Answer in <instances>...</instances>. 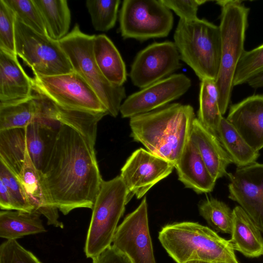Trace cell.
Segmentation results:
<instances>
[{
	"mask_svg": "<svg viewBox=\"0 0 263 263\" xmlns=\"http://www.w3.org/2000/svg\"><path fill=\"white\" fill-rule=\"evenodd\" d=\"M15 20L16 15L14 11L4 0H0V49L14 55H16Z\"/></svg>",
	"mask_w": 263,
	"mask_h": 263,
	"instance_id": "obj_35",
	"label": "cell"
},
{
	"mask_svg": "<svg viewBox=\"0 0 263 263\" xmlns=\"http://www.w3.org/2000/svg\"><path fill=\"white\" fill-rule=\"evenodd\" d=\"M174 17L161 0H124L119 13L120 31L125 39L143 41L167 36Z\"/></svg>",
	"mask_w": 263,
	"mask_h": 263,
	"instance_id": "obj_9",
	"label": "cell"
},
{
	"mask_svg": "<svg viewBox=\"0 0 263 263\" xmlns=\"http://www.w3.org/2000/svg\"><path fill=\"white\" fill-rule=\"evenodd\" d=\"M221 7L219 25L221 36V60L216 83L223 115L229 105L235 73L244 52L250 9L241 1H217Z\"/></svg>",
	"mask_w": 263,
	"mask_h": 263,
	"instance_id": "obj_5",
	"label": "cell"
},
{
	"mask_svg": "<svg viewBox=\"0 0 263 263\" xmlns=\"http://www.w3.org/2000/svg\"><path fill=\"white\" fill-rule=\"evenodd\" d=\"M195 118L190 105L169 104L130 118V137L175 166L190 140Z\"/></svg>",
	"mask_w": 263,
	"mask_h": 263,
	"instance_id": "obj_2",
	"label": "cell"
},
{
	"mask_svg": "<svg viewBox=\"0 0 263 263\" xmlns=\"http://www.w3.org/2000/svg\"><path fill=\"white\" fill-rule=\"evenodd\" d=\"M17 57L0 49V103L24 99L32 95V78Z\"/></svg>",
	"mask_w": 263,
	"mask_h": 263,
	"instance_id": "obj_20",
	"label": "cell"
},
{
	"mask_svg": "<svg viewBox=\"0 0 263 263\" xmlns=\"http://www.w3.org/2000/svg\"><path fill=\"white\" fill-rule=\"evenodd\" d=\"M174 43L181 60L202 80L216 81L221 60V36L219 26L205 19H179Z\"/></svg>",
	"mask_w": 263,
	"mask_h": 263,
	"instance_id": "obj_4",
	"label": "cell"
},
{
	"mask_svg": "<svg viewBox=\"0 0 263 263\" xmlns=\"http://www.w3.org/2000/svg\"><path fill=\"white\" fill-rule=\"evenodd\" d=\"M0 208L2 210H15L14 202L7 187L0 181Z\"/></svg>",
	"mask_w": 263,
	"mask_h": 263,
	"instance_id": "obj_39",
	"label": "cell"
},
{
	"mask_svg": "<svg viewBox=\"0 0 263 263\" xmlns=\"http://www.w3.org/2000/svg\"><path fill=\"white\" fill-rule=\"evenodd\" d=\"M263 71V44L244 52L235 73L234 87L247 83L253 76Z\"/></svg>",
	"mask_w": 263,
	"mask_h": 263,
	"instance_id": "obj_33",
	"label": "cell"
},
{
	"mask_svg": "<svg viewBox=\"0 0 263 263\" xmlns=\"http://www.w3.org/2000/svg\"><path fill=\"white\" fill-rule=\"evenodd\" d=\"M93 54L100 71L111 83L123 86L127 79L125 63L111 40L106 35H95Z\"/></svg>",
	"mask_w": 263,
	"mask_h": 263,
	"instance_id": "obj_22",
	"label": "cell"
},
{
	"mask_svg": "<svg viewBox=\"0 0 263 263\" xmlns=\"http://www.w3.org/2000/svg\"><path fill=\"white\" fill-rule=\"evenodd\" d=\"M0 263H42L16 240H6L0 246Z\"/></svg>",
	"mask_w": 263,
	"mask_h": 263,
	"instance_id": "obj_36",
	"label": "cell"
},
{
	"mask_svg": "<svg viewBox=\"0 0 263 263\" xmlns=\"http://www.w3.org/2000/svg\"><path fill=\"white\" fill-rule=\"evenodd\" d=\"M32 81L33 91L63 107L108 112L92 88L74 71L51 76L34 75Z\"/></svg>",
	"mask_w": 263,
	"mask_h": 263,
	"instance_id": "obj_10",
	"label": "cell"
},
{
	"mask_svg": "<svg viewBox=\"0 0 263 263\" xmlns=\"http://www.w3.org/2000/svg\"><path fill=\"white\" fill-rule=\"evenodd\" d=\"M120 0H87L86 7L96 31H107L115 25Z\"/></svg>",
	"mask_w": 263,
	"mask_h": 263,
	"instance_id": "obj_31",
	"label": "cell"
},
{
	"mask_svg": "<svg viewBox=\"0 0 263 263\" xmlns=\"http://www.w3.org/2000/svg\"><path fill=\"white\" fill-rule=\"evenodd\" d=\"M41 176L51 202L64 215L92 209L103 181L95 144L63 124Z\"/></svg>",
	"mask_w": 263,
	"mask_h": 263,
	"instance_id": "obj_1",
	"label": "cell"
},
{
	"mask_svg": "<svg viewBox=\"0 0 263 263\" xmlns=\"http://www.w3.org/2000/svg\"><path fill=\"white\" fill-rule=\"evenodd\" d=\"M95 35L83 32L79 24L59 41L74 71L89 84L107 110L108 115L116 117L123 100L126 98L124 86L107 81L98 67L93 54Z\"/></svg>",
	"mask_w": 263,
	"mask_h": 263,
	"instance_id": "obj_6",
	"label": "cell"
},
{
	"mask_svg": "<svg viewBox=\"0 0 263 263\" xmlns=\"http://www.w3.org/2000/svg\"><path fill=\"white\" fill-rule=\"evenodd\" d=\"M170 10L174 11L180 19L193 20L197 17L199 6L208 2L206 0H161Z\"/></svg>",
	"mask_w": 263,
	"mask_h": 263,
	"instance_id": "obj_37",
	"label": "cell"
},
{
	"mask_svg": "<svg viewBox=\"0 0 263 263\" xmlns=\"http://www.w3.org/2000/svg\"><path fill=\"white\" fill-rule=\"evenodd\" d=\"M0 181L7 187L15 204V210L27 212L35 211L20 180L1 159Z\"/></svg>",
	"mask_w": 263,
	"mask_h": 263,
	"instance_id": "obj_34",
	"label": "cell"
},
{
	"mask_svg": "<svg viewBox=\"0 0 263 263\" xmlns=\"http://www.w3.org/2000/svg\"><path fill=\"white\" fill-rule=\"evenodd\" d=\"M41 215L36 211H1L0 237L7 240H16L25 236L46 232Z\"/></svg>",
	"mask_w": 263,
	"mask_h": 263,
	"instance_id": "obj_24",
	"label": "cell"
},
{
	"mask_svg": "<svg viewBox=\"0 0 263 263\" xmlns=\"http://www.w3.org/2000/svg\"><path fill=\"white\" fill-rule=\"evenodd\" d=\"M219 99V92L215 80L210 79L201 80L197 118L217 137L218 128L223 117Z\"/></svg>",
	"mask_w": 263,
	"mask_h": 263,
	"instance_id": "obj_28",
	"label": "cell"
},
{
	"mask_svg": "<svg viewBox=\"0 0 263 263\" xmlns=\"http://www.w3.org/2000/svg\"><path fill=\"white\" fill-rule=\"evenodd\" d=\"M60 127L34 122L24 128L29 155L34 166L40 172L43 171L46 165Z\"/></svg>",
	"mask_w": 263,
	"mask_h": 263,
	"instance_id": "obj_23",
	"label": "cell"
},
{
	"mask_svg": "<svg viewBox=\"0 0 263 263\" xmlns=\"http://www.w3.org/2000/svg\"><path fill=\"white\" fill-rule=\"evenodd\" d=\"M186 263H214V262H203V261H191L187 262Z\"/></svg>",
	"mask_w": 263,
	"mask_h": 263,
	"instance_id": "obj_41",
	"label": "cell"
},
{
	"mask_svg": "<svg viewBox=\"0 0 263 263\" xmlns=\"http://www.w3.org/2000/svg\"><path fill=\"white\" fill-rule=\"evenodd\" d=\"M23 184L34 211L44 216L47 224L63 228L59 209L51 202L41 178V172L33 164L27 150L25 160L17 176Z\"/></svg>",
	"mask_w": 263,
	"mask_h": 263,
	"instance_id": "obj_17",
	"label": "cell"
},
{
	"mask_svg": "<svg viewBox=\"0 0 263 263\" xmlns=\"http://www.w3.org/2000/svg\"><path fill=\"white\" fill-rule=\"evenodd\" d=\"M217 137L232 162L237 167L255 162L259 156V152L252 148L223 117L218 128Z\"/></svg>",
	"mask_w": 263,
	"mask_h": 263,
	"instance_id": "obj_25",
	"label": "cell"
},
{
	"mask_svg": "<svg viewBox=\"0 0 263 263\" xmlns=\"http://www.w3.org/2000/svg\"><path fill=\"white\" fill-rule=\"evenodd\" d=\"M191 85V80L184 74H173L126 98L120 113L122 118H130L158 109L182 96Z\"/></svg>",
	"mask_w": 263,
	"mask_h": 263,
	"instance_id": "obj_12",
	"label": "cell"
},
{
	"mask_svg": "<svg viewBox=\"0 0 263 263\" xmlns=\"http://www.w3.org/2000/svg\"><path fill=\"white\" fill-rule=\"evenodd\" d=\"M247 83L254 88L263 87V71L253 76Z\"/></svg>",
	"mask_w": 263,
	"mask_h": 263,
	"instance_id": "obj_40",
	"label": "cell"
},
{
	"mask_svg": "<svg viewBox=\"0 0 263 263\" xmlns=\"http://www.w3.org/2000/svg\"><path fill=\"white\" fill-rule=\"evenodd\" d=\"M15 42L17 56L34 75L51 76L74 71L59 41L34 31L16 17Z\"/></svg>",
	"mask_w": 263,
	"mask_h": 263,
	"instance_id": "obj_8",
	"label": "cell"
},
{
	"mask_svg": "<svg viewBox=\"0 0 263 263\" xmlns=\"http://www.w3.org/2000/svg\"><path fill=\"white\" fill-rule=\"evenodd\" d=\"M227 175L228 197L237 202L263 232V164L255 162L237 167Z\"/></svg>",
	"mask_w": 263,
	"mask_h": 263,
	"instance_id": "obj_15",
	"label": "cell"
},
{
	"mask_svg": "<svg viewBox=\"0 0 263 263\" xmlns=\"http://www.w3.org/2000/svg\"><path fill=\"white\" fill-rule=\"evenodd\" d=\"M54 104L58 120L69 126L95 144L97 125L107 112H91L63 107Z\"/></svg>",
	"mask_w": 263,
	"mask_h": 263,
	"instance_id": "obj_29",
	"label": "cell"
},
{
	"mask_svg": "<svg viewBox=\"0 0 263 263\" xmlns=\"http://www.w3.org/2000/svg\"><path fill=\"white\" fill-rule=\"evenodd\" d=\"M91 259L92 263H133L127 255L112 245Z\"/></svg>",
	"mask_w": 263,
	"mask_h": 263,
	"instance_id": "obj_38",
	"label": "cell"
},
{
	"mask_svg": "<svg viewBox=\"0 0 263 263\" xmlns=\"http://www.w3.org/2000/svg\"><path fill=\"white\" fill-rule=\"evenodd\" d=\"M39 9L47 35L60 41L68 34L70 11L66 0H33Z\"/></svg>",
	"mask_w": 263,
	"mask_h": 263,
	"instance_id": "obj_27",
	"label": "cell"
},
{
	"mask_svg": "<svg viewBox=\"0 0 263 263\" xmlns=\"http://www.w3.org/2000/svg\"><path fill=\"white\" fill-rule=\"evenodd\" d=\"M112 245L127 255L133 263H156L149 230L146 197L118 227Z\"/></svg>",
	"mask_w": 263,
	"mask_h": 263,
	"instance_id": "obj_13",
	"label": "cell"
},
{
	"mask_svg": "<svg viewBox=\"0 0 263 263\" xmlns=\"http://www.w3.org/2000/svg\"><path fill=\"white\" fill-rule=\"evenodd\" d=\"M190 139L216 180L228 175L227 168L233 163L231 159L218 137L204 127L197 118L194 120Z\"/></svg>",
	"mask_w": 263,
	"mask_h": 263,
	"instance_id": "obj_18",
	"label": "cell"
},
{
	"mask_svg": "<svg viewBox=\"0 0 263 263\" xmlns=\"http://www.w3.org/2000/svg\"><path fill=\"white\" fill-rule=\"evenodd\" d=\"M38 113L35 93L24 99L0 103V130L25 128L37 121Z\"/></svg>",
	"mask_w": 263,
	"mask_h": 263,
	"instance_id": "obj_26",
	"label": "cell"
},
{
	"mask_svg": "<svg viewBox=\"0 0 263 263\" xmlns=\"http://www.w3.org/2000/svg\"><path fill=\"white\" fill-rule=\"evenodd\" d=\"M199 214L208 224L218 232L231 234L233 210L224 202L214 198H208L198 204Z\"/></svg>",
	"mask_w": 263,
	"mask_h": 263,
	"instance_id": "obj_30",
	"label": "cell"
},
{
	"mask_svg": "<svg viewBox=\"0 0 263 263\" xmlns=\"http://www.w3.org/2000/svg\"><path fill=\"white\" fill-rule=\"evenodd\" d=\"M174 166L179 180L186 187L197 194L210 193L213 190L216 180L190 139Z\"/></svg>",
	"mask_w": 263,
	"mask_h": 263,
	"instance_id": "obj_19",
	"label": "cell"
},
{
	"mask_svg": "<svg viewBox=\"0 0 263 263\" xmlns=\"http://www.w3.org/2000/svg\"><path fill=\"white\" fill-rule=\"evenodd\" d=\"M226 119L254 150L263 148V95H253L231 105Z\"/></svg>",
	"mask_w": 263,
	"mask_h": 263,
	"instance_id": "obj_16",
	"label": "cell"
},
{
	"mask_svg": "<svg viewBox=\"0 0 263 263\" xmlns=\"http://www.w3.org/2000/svg\"><path fill=\"white\" fill-rule=\"evenodd\" d=\"M22 23L34 31L47 35L41 12L33 0H4Z\"/></svg>",
	"mask_w": 263,
	"mask_h": 263,
	"instance_id": "obj_32",
	"label": "cell"
},
{
	"mask_svg": "<svg viewBox=\"0 0 263 263\" xmlns=\"http://www.w3.org/2000/svg\"><path fill=\"white\" fill-rule=\"evenodd\" d=\"M132 199L120 175L103 180L96 198L84 252L92 258L111 245L118 223Z\"/></svg>",
	"mask_w": 263,
	"mask_h": 263,
	"instance_id": "obj_7",
	"label": "cell"
},
{
	"mask_svg": "<svg viewBox=\"0 0 263 263\" xmlns=\"http://www.w3.org/2000/svg\"><path fill=\"white\" fill-rule=\"evenodd\" d=\"M175 168L170 162L147 150L134 151L121 169L120 176L132 198L140 199Z\"/></svg>",
	"mask_w": 263,
	"mask_h": 263,
	"instance_id": "obj_14",
	"label": "cell"
},
{
	"mask_svg": "<svg viewBox=\"0 0 263 263\" xmlns=\"http://www.w3.org/2000/svg\"><path fill=\"white\" fill-rule=\"evenodd\" d=\"M260 231L249 216L239 205L233 210L231 238L234 250L248 257L263 255V238Z\"/></svg>",
	"mask_w": 263,
	"mask_h": 263,
	"instance_id": "obj_21",
	"label": "cell"
},
{
	"mask_svg": "<svg viewBox=\"0 0 263 263\" xmlns=\"http://www.w3.org/2000/svg\"><path fill=\"white\" fill-rule=\"evenodd\" d=\"M181 61L174 42L152 43L135 57L129 73L131 81L138 88H145L173 74L182 67Z\"/></svg>",
	"mask_w": 263,
	"mask_h": 263,
	"instance_id": "obj_11",
	"label": "cell"
},
{
	"mask_svg": "<svg viewBox=\"0 0 263 263\" xmlns=\"http://www.w3.org/2000/svg\"><path fill=\"white\" fill-rule=\"evenodd\" d=\"M158 239L177 263L199 261L239 263L229 240L198 222L183 221L164 226Z\"/></svg>",
	"mask_w": 263,
	"mask_h": 263,
	"instance_id": "obj_3",
	"label": "cell"
}]
</instances>
